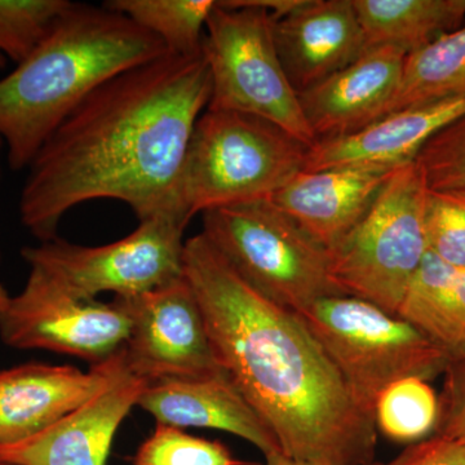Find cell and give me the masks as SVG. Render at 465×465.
<instances>
[{"label":"cell","mask_w":465,"mask_h":465,"mask_svg":"<svg viewBox=\"0 0 465 465\" xmlns=\"http://www.w3.org/2000/svg\"><path fill=\"white\" fill-rule=\"evenodd\" d=\"M298 316L354 399L371 414L376 400L393 382L409 378L430 381L445 374L451 363L448 354L411 323L366 300L332 296Z\"/></svg>","instance_id":"obj_6"},{"label":"cell","mask_w":465,"mask_h":465,"mask_svg":"<svg viewBox=\"0 0 465 465\" xmlns=\"http://www.w3.org/2000/svg\"><path fill=\"white\" fill-rule=\"evenodd\" d=\"M189 222L180 211H162L113 243L85 247L57 237L21 253L29 268L42 272L73 298L92 300L101 292L130 298L183 277V232Z\"/></svg>","instance_id":"obj_9"},{"label":"cell","mask_w":465,"mask_h":465,"mask_svg":"<svg viewBox=\"0 0 465 465\" xmlns=\"http://www.w3.org/2000/svg\"><path fill=\"white\" fill-rule=\"evenodd\" d=\"M440 399L430 382L409 378L393 382L376 400V428L397 442H419L436 430Z\"/></svg>","instance_id":"obj_23"},{"label":"cell","mask_w":465,"mask_h":465,"mask_svg":"<svg viewBox=\"0 0 465 465\" xmlns=\"http://www.w3.org/2000/svg\"><path fill=\"white\" fill-rule=\"evenodd\" d=\"M264 458V465H308L292 460V459L287 458L286 455H283L282 452H273V454L266 455Z\"/></svg>","instance_id":"obj_30"},{"label":"cell","mask_w":465,"mask_h":465,"mask_svg":"<svg viewBox=\"0 0 465 465\" xmlns=\"http://www.w3.org/2000/svg\"><path fill=\"white\" fill-rule=\"evenodd\" d=\"M211 90L203 54H167L101 84L27 167L21 224L36 240H54L70 210L96 200L124 202L140 222L162 211L183 213L177 188Z\"/></svg>","instance_id":"obj_1"},{"label":"cell","mask_w":465,"mask_h":465,"mask_svg":"<svg viewBox=\"0 0 465 465\" xmlns=\"http://www.w3.org/2000/svg\"><path fill=\"white\" fill-rule=\"evenodd\" d=\"M127 367L124 348L84 372L26 363L0 371V445L29 439L84 406Z\"/></svg>","instance_id":"obj_12"},{"label":"cell","mask_w":465,"mask_h":465,"mask_svg":"<svg viewBox=\"0 0 465 465\" xmlns=\"http://www.w3.org/2000/svg\"><path fill=\"white\" fill-rule=\"evenodd\" d=\"M127 312L116 300L73 298L42 272L29 268L24 289L0 314V338L20 351H50L90 361L114 356L130 333Z\"/></svg>","instance_id":"obj_10"},{"label":"cell","mask_w":465,"mask_h":465,"mask_svg":"<svg viewBox=\"0 0 465 465\" xmlns=\"http://www.w3.org/2000/svg\"><path fill=\"white\" fill-rule=\"evenodd\" d=\"M5 153V143L0 139V177H2V155Z\"/></svg>","instance_id":"obj_32"},{"label":"cell","mask_w":465,"mask_h":465,"mask_svg":"<svg viewBox=\"0 0 465 465\" xmlns=\"http://www.w3.org/2000/svg\"><path fill=\"white\" fill-rule=\"evenodd\" d=\"M11 296L8 295L7 290L0 284V314L5 311V305H7L8 300Z\"/></svg>","instance_id":"obj_31"},{"label":"cell","mask_w":465,"mask_h":465,"mask_svg":"<svg viewBox=\"0 0 465 465\" xmlns=\"http://www.w3.org/2000/svg\"><path fill=\"white\" fill-rule=\"evenodd\" d=\"M367 48L390 45L407 54L465 24V0H351Z\"/></svg>","instance_id":"obj_20"},{"label":"cell","mask_w":465,"mask_h":465,"mask_svg":"<svg viewBox=\"0 0 465 465\" xmlns=\"http://www.w3.org/2000/svg\"><path fill=\"white\" fill-rule=\"evenodd\" d=\"M72 5L69 0H0V69L25 60Z\"/></svg>","instance_id":"obj_24"},{"label":"cell","mask_w":465,"mask_h":465,"mask_svg":"<svg viewBox=\"0 0 465 465\" xmlns=\"http://www.w3.org/2000/svg\"><path fill=\"white\" fill-rule=\"evenodd\" d=\"M183 277L220 365L283 455L308 465H372L375 416L298 314L242 280L202 232L185 241Z\"/></svg>","instance_id":"obj_2"},{"label":"cell","mask_w":465,"mask_h":465,"mask_svg":"<svg viewBox=\"0 0 465 465\" xmlns=\"http://www.w3.org/2000/svg\"><path fill=\"white\" fill-rule=\"evenodd\" d=\"M397 316L423 332L450 360L465 358V269L427 252Z\"/></svg>","instance_id":"obj_19"},{"label":"cell","mask_w":465,"mask_h":465,"mask_svg":"<svg viewBox=\"0 0 465 465\" xmlns=\"http://www.w3.org/2000/svg\"><path fill=\"white\" fill-rule=\"evenodd\" d=\"M445 375L436 434L465 446V358L451 361Z\"/></svg>","instance_id":"obj_28"},{"label":"cell","mask_w":465,"mask_h":465,"mask_svg":"<svg viewBox=\"0 0 465 465\" xmlns=\"http://www.w3.org/2000/svg\"><path fill=\"white\" fill-rule=\"evenodd\" d=\"M379 465H465V446L434 434L412 443L390 463Z\"/></svg>","instance_id":"obj_29"},{"label":"cell","mask_w":465,"mask_h":465,"mask_svg":"<svg viewBox=\"0 0 465 465\" xmlns=\"http://www.w3.org/2000/svg\"><path fill=\"white\" fill-rule=\"evenodd\" d=\"M216 5L215 0H110L104 5L157 36L170 54L194 56L202 54V34Z\"/></svg>","instance_id":"obj_22"},{"label":"cell","mask_w":465,"mask_h":465,"mask_svg":"<svg viewBox=\"0 0 465 465\" xmlns=\"http://www.w3.org/2000/svg\"><path fill=\"white\" fill-rule=\"evenodd\" d=\"M309 146L259 116L207 108L193 131L177 188L189 220L266 201L304 168Z\"/></svg>","instance_id":"obj_4"},{"label":"cell","mask_w":465,"mask_h":465,"mask_svg":"<svg viewBox=\"0 0 465 465\" xmlns=\"http://www.w3.org/2000/svg\"><path fill=\"white\" fill-rule=\"evenodd\" d=\"M415 162L428 191L465 197V114L434 134Z\"/></svg>","instance_id":"obj_26"},{"label":"cell","mask_w":465,"mask_h":465,"mask_svg":"<svg viewBox=\"0 0 465 465\" xmlns=\"http://www.w3.org/2000/svg\"><path fill=\"white\" fill-rule=\"evenodd\" d=\"M406 56L390 45L367 48L353 64L299 94L317 142L356 134L384 118L399 90Z\"/></svg>","instance_id":"obj_15"},{"label":"cell","mask_w":465,"mask_h":465,"mask_svg":"<svg viewBox=\"0 0 465 465\" xmlns=\"http://www.w3.org/2000/svg\"><path fill=\"white\" fill-rule=\"evenodd\" d=\"M464 114L465 96L397 110L356 134L320 140L308 149L302 170H396L414 162L434 134Z\"/></svg>","instance_id":"obj_17"},{"label":"cell","mask_w":465,"mask_h":465,"mask_svg":"<svg viewBox=\"0 0 465 465\" xmlns=\"http://www.w3.org/2000/svg\"><path fill=\"white\" fill-rule=\"evenodd\" d=\"M465 96V24L405 58L390 113ZM387 114V115H388Z\"/></svg>","instance_id":"obj_21"},{"label":"cell","mask_w":465,"mask_h":465,"mask_svg":"<svg viewBox=\"0 0 465 465\" xmlns=\"http://www.w3.org/2000/svg\"><path fill=\"white\" fill-rule=\"evenodd\" d=\"M202 223V234L242 280L280 307L298 314L345 295L329 250L268 201L206 211Z\"/></svg>","instance_id":"obj_5"},{"label":"cell","mask_w":465,"mask_h":465,"mask_svg":"<svg viewBox=\"0 0 465 465\" xmlns=\"http://www.w3.org/2000/svg\"><path fill=\"white\" fill-rule=\"evenodd\" d=\"M273 18L275 48L298 94L345 69L367 50L351 0H300Z\"/></svg>","instance_id":"obj_14"},{"label":"cell","mask_w":465,"mask_h":465,"mask_svg":"<svg viewBox=\"0 0 465 465\" xmlns=\"http://www.w3.org/2000/svg\"><path fill=\"white\" fill-rule=\"evenodd\" d=\"M133 465H249L234 458L231 450L192 436L170 425L157 424L133 459Z\"/></svg>","instance_id":"obj_25"},{"label":"cell","mask_w":465,"mask_h":465,"mask_svg":"<svg viewBox=\"0 0 465 465\" xmlns=\"http://www.w3.org/2000/svg\"><path fill=\"white\" fill-rule=\"evenodd\" d=\"M396 170H302L266 201L330 252L362 220Z\"/></svg>","instance_id":"obj_16"},{"label":"cell","mask_w":465,"mask_h":465,"mask_svg":"<svg viewBox=\"0 0 465 465\" xmlns=\"http://www.w3.org/2000/svg\"><path fill=\"white\" fill-rule=\"evenodd\" d=\"M0 465H12V464L2 463V461H0Z\"/></svg>","instance_id":"obj_33"},{"label":"cell","mask_w":465,"mask_h":465,"mask_svg":"<svg viewBox=\"0 0 465 465\" xmlns=\"http://www.w3.org/2000/svg\"><path fill=\"white\" fill-rule=\"evenodd\" d=\"M137 406L157 424L223 430L247 440L264 457L281 452L273 434L226 372L148 382Z\"/></svg>","instance_id":"obj_18"},{"label":"cell","mask_w":465,"mask_h":465,"mask_svg":"<svg viewBox=\"0 0 465 465\" xmlns=\"http://www.w3.org/2000/svg\"><path fill=\"white\" fill-rule=\"evenodd\" d=\"M170 54L157 36L105 5L73 3L35 50L0 79V139L12 171L113 76Z\"/></svg>","instance_id":"obj_3"},{"label":"cell","mask_w":465,"mask_h":465,"mask_svg":"<svg viewBox=\"0 0 465 465\" xmlns=\"http://www.w3.org/2000/svg\"><path fill=\"white\" fill-rule=\"evenodd\" d=\"M273 24L258 0L217 2L202 45L213 85L207 108L259 116L311 148L317 140L278 56Z\"/></svg>","instance_id":"obj_7"},{"label":"cell","mask_w":465,"mask_h":465,"mask_svg":"<svg viewBox=\"0 0 465 465\" xmlns=\"http://www.w3.org/2000/svg\"><path fill=\"white\" fill-rule=\"evenodd\" d=\"M428 252L446 264L465 269V197L428 191L424 211Z\"/></svg>","instance_id":"obj_27"},{"label":"cell","mask_w":465,"mask_h":465,"mask_svg":"<svg viewBox=\"0 0 465 465\" xmlns=\"http://www.w3.org/2000/svg\"><path fill=\"white\" fill-rule=\"evenodd\" d=\"M427 194L415 161L391 173L366 215L330 251L333 281L345 295L399 313L428 252Z\"/></svg>","instance_id":"obj_8"},{"label":"cell","mask_w":465,"mask_h":465,"mask_svg":"<svg viewBox=\"0 0 465 465\" xmlns=\"http://www.w3.org/2000/svg\"><path fill=\"white\" fill-rule=\"evenodd\" d=\"M130 317L124 345L128 371L146 382L223 374L198 300L186 278L115 298Z\"/></svg>","instance_id":"obj_11"},{"label":"cell","mask_w":465,"mask_h":465,"mask_svg":"<svg viewBox=\"0 0 465 465\" xmlns=\"http://www.w3.org/2000/svg\"><path fill=\"white\" fill-rule=\"evenodd\" d=\"M148 382L127 367L72 414L23 440L0 445V461L12 465H106L119 425Z\"/></svg>","instance_id":"obj_13"}]
</instances>
